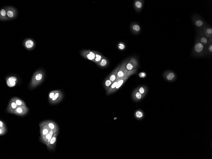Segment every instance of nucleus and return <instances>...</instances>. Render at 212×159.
<instances>
[{
  "label": "nucleus",
  "mask_w": 212,
  "mask_h": 159,
  "mask_svg": "<svg viewBox=\"0 0 212 159\" xmlns=\"http://www.w3.org/2000/svg\"><path fill=\"white\" fill-rule=\"evenodd\" d=\"M64 97V94L60 90H58L57 92L53 96L52 100L49 102L51 104H54L60 102Z\"/></svg>",
  "instance_id": "f8f14e48"
},
{
  "label": "nucleus",
  "mask_w": 212,
  "mask_h": 159,
  "mask_svg": "<svg viewBox=\"0 0 212 159\" xmlns=\"http://www.w3.org/2000/svg\"><path fill=\"white\" fill-rule=\"evenodd\" d=\"M59 133V132L58 131L54 134L50 142L46 144L48 150H53L55 149L56 146V139H57Z\"/></svg>",
  "instance_id": "ddd939ff"
},
{
  "label": "nucleus",
  "mask_w": 212,
  "mask_h": 159,
  "mask_svg": "<svg viewBox=\"0 0 212 159\" xmlns=\"http://www.w3.org/2000/svg\"><path fill=\"white\" fill-rule=\"evenodd\" d=\"M57 90H53L50 92L49 96V102L52 100L53 96L57 92Z\"/></svg>",
  "instance_id": "2f4dec72"
},
{
  "label": "nucleus",
  "mask_w": 212,
  "mask_h": 159,
  "mask_svg": "<svg viewBox=\"0 0 212 159\" xmlns=\"http://www.w3.org/2000/svg\"><path fill=\"white\" fill-rule=\"evenodd\" d=\"M135 97L138 100H140L142 97V95L138 91L136 92L135 94Z\"/></svg>",
  "instance_id": "72a5a7b5"
},
{
  "label": "nucleus",
  "mask_w": 212,
  "mask_h": 159,
  "mask_svg": "<svg viewBox=\"0 0 212 159\" xmlns=\"http://www.w3.org/2000/svg\"><path fill=\"white\" fill-rule=\"evenodd\" d=\"M7 127L6 124H5L4 122L1 120V121H0V127Z\"/></svg>",
  "instance_id": "4c0bfd02"
},
{
  "label": "nucleus",
  "mask_w": 212,
  "mask_h": 159,
  "mask_svg": "<svg viewBox=\"0 0 212 159\" xmlns=\"http://www.w3.org/2000/svg\"><path fill=\"white\" fill-rule=\"evenodd\" d=\"M136 115L137 117L141 118L143 117V114L142 112L140 111H138L136 113Z\"/></svg>",
  "instance_id": "e433bc0d"
},
{
  "label": "nucleus",
  "mask_w": 212,
  "mask_h": 159,
  "mask_svg": "<svg viewBox=\"0 0 212 159\" xmlns=\"http://www.w3.org/2000/svg\"><path fill=\"white\" fill-rule=\"evenodd\" d=\"M196 36L195 38L205 46L207 45L209 42V39L203 34L202 30L196 29Z\"/></svg>",
  "instance_id": "0eeeda50"
},
{
  "label": "nucleus",
  "mask_w": 212,
  "mask_h": 159,
  "mask_svg": "<svg viewBox=\"0 0 212 159\" xmlns=\"http://www.w3.org/2000/svg\"><path fill=\"white\" fill-rule=\"evenodd\" d=\"M121 65L120 64L110 74L108 77V79L111 80L112 84L114 82L116 79L117 75V73L118 70L120 67Z\"/></svg>",
  "instance_id": "412c9836"
},
{
  "label": "nucleus",
  "mask_w": 212,
  "mask_h": 159,
  "mask_svg": "<svg viewBox=\"0 0 212 159\" xmlns=\"http://www.w3.org/2000/svg\"><path fill=\"white\" fill-rule=\"evenodd\" d=\"M129 78V76H127L126 77L121 79V80L119 81L117 84L115 88L112 90L111 94L116 91L119 89L121 86L125 83Z\"/></svg>",
  "instance_id": "393cba45"
},
{
  "label": "nucleus",
  "mask_w": 212,
  "mask_h": 159,
  "mask_svg": "<svg viewBox=\"0 0 212 159\" xmlns=\"http://www.w3.org/2000/svg\"><path fill=\"white\" fill-rule=\"evenodd\" d=\"M40 134L41 137H43V136L47 135L51 131V129L50 127L46 124L43 125L40 127Z\"/></svg>",
  "instance_id": "b1692460"
},
{
  "label": "nucleus",
  "mask_w": 212,
  "mask_h": 159,
  "mask_svg": "<svg viewBox=\"0 0 212 159\" xmlns=\"http://www.w3.org/2000/svg\"><path fill=\"white\" fill-rule=\"evenodd\" d=\"M10 100L15 102L18 106H26L25 102L22 99L18 97H15L11 98Z\"/></svg>",
  "instance_id": "a878e982"
},
{
  "label": "nucleus",
  "mask_w": 212,
  "mask_h": 159,
  "mask_svg": "<svg viewBox=\"0 0 212 159\" xmlns=\"http://www.w3.org/2000/svg\"><path fill=\"white\" fill-rule=\"evenodd\" d=\"M94 53L95 55V57L94 59V62L97 65L99 63L101 59L104 57V56L102 54H101L100 53L97 52V51H94Z\"/></svg>",
  "instance_id": "cd10ccee"
},
{
  "label": "nucleus",
  "mask_w": 212,
  "mask_h": 159,
  "mask_svg": "<svg viewBox=\"0 0 212 159\" xmlns=\"http://www.w3.org/2000/svg\"><path fill=\"white\" fill-rule=\"evenodd\" d=\"M7 132V127H0V135H3Z\"/></svg>",
  "instance_id": "473e14b6"
},
{
  "label": "nucleus",
  "mask_w": 212,
  "mask_h": 159,
  "mask_svg": "<svg viewBox=\"0 0 212 159\" xmlns=\"http://www.w3.org/2000/svg\"><path fill=\"white\" fill-rule=\"evenodd\" d=\"M54 133L53 130L51 129V131L47 135L41 137L40 140L44 144H46L50 142L51 140L53 137Z\"/></svg>",
  "instance_id": "a211bd4d"
},
{
  "label": "nucleus",
  "mask_w": 212,
  "mask_h": 159,
  "mask_svg": "<svg viewBox=\"0 0 212 159\" xmlns=\"http://www.w3.org/2000/svg\"><path fill=\"white\" fill-rule=\"evenodd\" d=\"M80 54L83 58L94 62L95 57L94 51L83 50L80 51Z\"/></svg>",
  "instance_id": "39448f33"
},
{
  "label": "nucleus",
  "mask_w": 212,
  "mask_h": 159,
  "mask_svg": "<svg viewBox=\"0 0 212 159\" xmlns=\"http://www.w3.org/2000/svg\"><path fill=\"white\" fill-rule=\"evenodd\" d=\"M191 20L197 29L202 30L207 24L202 17L197 14H194L192 15Z\"/></svg>",
  "instance_id": "20e7f679"
},
{
  "label": "nucleus",
  "mask_w": 212,
  "mask_h": 159,
  "mask_svg": "<svg viewBox=\"0 0 212 159\" xmlns=\"http://www.w3.org/2000/svg\"><path fill=\"white\" fill-rule=\"evenodd\" d=\"M163 77L166 80L172 82L175 80L176 77V74L171 71H167L164 73Z\"/></svg>",
  "instance_id": "4468645a"
},
{
  "label": "nucleus",
  "mask_w": 212,
  "mask_h": 159,
  "mask_svg": "<svg viewBox=\"0 0 212 159\" xmlns=\"http://www.w3.org/2000/svg\"><path fill=\"white\" fill-rule=\"evenodd\" d=\"M144 1L143 0H135L134 2V6L136 11L140 13L142 11L144 5Z\"/></svg>",
  "instance_id": "dca6fc26"
},
{
  "label": "nucleus",
  "mask_w": 212,
  "mask_h": 159,
  "mask_svg": "<svg viewBox=\"0 0 212 159\" xmlns=\"http://www.w3.org/2000/svg\"><path fill=\"white\" fill-rule=\"evenodd\" d=\"M130 29L131 32L135 35H138L141 31L140 25L136 23H134L131 24Z\"/></svg>",
  "instance_id": "aec40b11"
},
{
  "label": "nucleus",
  "mask_w": 212,
  "mask_h": 159,
  "mask_svg": "<svg viewBox=\"0 0 212 159\" xmlns=\"http://www.w3.org/2000/svg\"><path fill=\"white\" fill-rule=\"evenodd\" d=\"M109 63L108 59L105 57H104L101 59L99 63L97 65L101 68H105L108 66Z\"/></svg>",
  "instance_id": "bb28decb"
},
{
  "label": "nucleus",
  "mask_w": 212,
  "mask_h": 159,
  "mask_svg": "<svg viewBox=\"0 0 212 159\" xmlns=\"http://www.w3.org/2000/svg\"><path fill=\"white\" fill-rule=\"evenodd\" d=\"M205 46L204 45L195 38L193 47L191 53L192 56L195 58L204 57Z\"/></svg>",
  "instance_id": "7ed1b4c3"
},
{
  "label": "nucleus",
  "mask_w": 212,
  "mask_h": 159,
  "mask_svg": "<svg viewBox=\"0 0 212 159\" xmlns=\"http://www.w3.org/2000/svg\"><path fill=\"white\" fill-rule=\"evenodd\" d=\"M202 32L208 39L212 38V28L208 24L203 28Z\"/></svg>",
  "instance_id": "6ab92c4d"
},
{
  "label": "nucleus",
  "mask_w": 212,
  "mask_h": 159,
  "mask_svg": "<svg viewBox=\"0 0 212 159\" xmlns=\"http://www.w3.org/2000/svg\"><path fill=\"white\" fill-rule=\"evenodd\" d=\"M44 124H46L49 126L50 128L53 130L54 134L59 131V127L57 124L54 122L50 120L45 121L39 124V126L41 127Z\"/></svg>",
  "instance_id": "423d86ee"
},
{
  "label": "nucleus",
  "mask_w": 212,
  "mask_h": 159,
  "mask_svg": "<svg viewBox=\"0 0 212 159\" xmlns=\"http://www.w3.org/2000/svg\"><path fill=\"white\" fill-rule=\"evenodd\" d=\"M204 53L205 56H211L212 54V38L209 39V42L205 46Z\"/></svg>",
  "instance_id": "f3484780"
},
{
  "label": "nucleus",
  "mask_w": 212,
  "mask_h": 159,
  "mask_svg": "<svg viewBox=\"0 0 212 159\" xmlns=\"http://www.w3.org/2000/svg\"><path fill=\"white\" fill-rule=\"evenodd\" d=\"M138 91L142 95L144 94L145 92V87L143 86H141L138 90Z\"/></svg>",
  "instance_id": "f704fd0d"
},
{
  "label": "nucleus",
  "mask_w": 212,
  "mask_h": 159,
  "mask_svg": "<svg viewBox=\"0 0 212 159\" xmlns=\"http://www.w3.org/2000/svg\"><path fill=\"white\" fill-rule=\"evenodd\" d=\"M129 60H126L121 64V66L119 69L117 73V75L116 81L119 79L122 78H125L127 76H129L135 74L136 73L138 69L131 71H128L126 69V66L127 62Z\"/></svg>",
  "instance_id": "f03ea898"
},
{
  "label": "nucleus",
  "mask_w": 212,
  "mask_h": 159,
  "mask_svg": "<svg viewBox=\"0 0 212 159\" xmlns=\"http://www.w3.org/2000/svg\"><path fill=\"white\" fill-rule=\"evenodd\" d=\"M5 79L7 86L10 87L15 86L18 82L17 78L15 76L7 77Z\"/></svg>",
  "instance_id": "2eb2a0df"
},
{
  "label": "nucleus",
  "mask_w": 212,
  "mask_h": 159,
  "mask_svg": "<svg viewBox=\"0 0 212 159\" xmlns=\"http://www.w3.org/2000/svg\"><path fill=\"white\" fill-rule=\"evenodd\" d=\"M0 20L1 21H10L7 16L5 7L2 8L0 11Z\"/></svg>",
  "instance_id": "5701e85b"
},
{
  "label": "nucleus",
  "mask_w": 212,
  "mask_h": 159,
  "mask_svg": "<svg viewBox=\"0 0 212 159\" xmlns=\"http://www.w3.org/2000/svg\"><path fill=\"white\" fill-rule=\"evenodd\" d=\"M18 106L15 102L10 100L7 109V112L13 114L14 110Z\"/></svg>",
  "instance_id": "4be33fe9"
},
{
  "label": "nucleus",
  "mask_w": 212,
  "mask_h": 159,
  "mask_svg": "<svg viewBox=\"0 0 212 159\" xmlns=\"http://www.w3.org/2000/svg\"><path fill=\"white\" fill-rule=\"evenodd\" d=\"M29 111V109L26 106H18L14 110L13 114L19 116H24L26 115Z\"/></svg>",
  "instance_id": "9b49d317"
},
{
  "label": "nucleus",
  "mask_w": 212,
  "mask_h": 159,
  "mask_svg": "<svg viewBox=\"0 0 212 159\" xmlns=\"http://www.w3.org/2000/svg\"><path fill=\"white\" fill-rule=\"evenodd\" d=\"M7 16L10 20L15 19L18 15V12L15 8L12 6L5 7Z\"/></svg>",
  "instance_id": "9d476101"
},
{
  "label": "nucleus",
  "mask_w": 212,
  "mask_h": 159,
  "mask_svg": "<svg viewBox=\"0 0 212 159\" xmlns=\"http://www.w3.org/2000/svg\"><path fill=\"white\" fill-rule=\"evenodd\" d=\"M138 63L137 59L135 57H131L127 62L126 69L128 71H131L137 69Z\"/></svg>",
  "instance_id": "6e6552de"
},
{
  "label": "nucleus",
  "mask_w": 212,
  "mask_h": 159,
  "mask_svg": "<svg viewBox=\"0 0 212 159\" xmlns=\"http://www.w3.org/2000/svg\"><path fill=\"white\" fill-rule=\"evenodd\" d=\"M112 83L108 77L104 81V86L106 90H107L111 86Z\"/></svg>",
  "instance_id": "c756f323"
},
{
  "label": "nucleus",
  "mask_w": 212,
  "mask_h": 159,
  "mask_svg": "<svg viewBox=\"0 0 212 159\" xmlns=\"http://www.w3.org/2000/svg\"><path fill=\"white\" fill-rule=\"evenodd\" d=\"M45 72L42 69H39L34 73L29 84L31 89H35L40 85L44 80Z\"/></svg>",
  "instance_id": "f257e3e1"
},
{
  "label": "nucleus",
  "mask_w": 212,
  "mask_h": 159,
  "mask_svg": "<svg viewBox=\"0 0 212 159\" xmlns=\"http://www.w3.org/2000/svg\"><path fill=\"white\" fill-rule=\"evenodd\" d=\"M36 45V42L34 40L31 38L25 39L23 42L24 47L27 50L29 51H31L34 49Z\"/></svg>",
  "instance_id": "1a4fd4ad"
},
{
  "label": "nucleus",
  "mask_w": 212,
  "mask_h": 159,
  "mask_svg": "<svg viewBox=\"0 0 212 159\" xmlns=\"http://www.w3.org/2000/svg\"><path fill=\"white\" fill-rule=\"evenodd\" d=\"M141 78H144L146 77V73L145 72H142L140 73L138 75Z\"/></svg>",
  "instance_id": "c9c22d12"
},
{
  "label": "nucleus",
  "mask_w": 212,
  "mask_h": 159,
  "mask_svg": "<svg viewBox=\"0 0 212 159\" xmlns=\"http://www.w3.org/2000/svg\"><path fill=\"white\" fill-rule=\"evenodd\" d=\"M124 78H120V79H118V80L114 82V83H113L112 84L111 86H110V87L109 89L108 90H107V94L109 95L110 94H111L112 90L115 88L118 82L120 80H121V79H122Z\"/></svg>",
  "instance_id": "c85d7f7f"
},
{
  "label": "nucleus",
  "mask_w": 212,
  "mask_h": 159,
  "mask_svg": "<svg viewBox=\"0 0 212 159\" xmlns=\"http://www.w3.org/2000/svg\"><path fill=\"white\" fill-rule=\"evenodd\" d=\"M118 48L119 50L121 51L124 50L126 48V45L123 42H120L118 44Z\"/></svg>",
  "instance_id": "7c9ffc66"
}]
</instances>
